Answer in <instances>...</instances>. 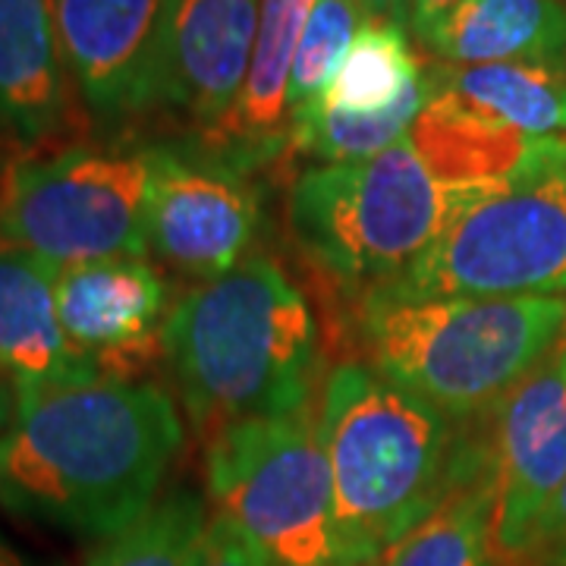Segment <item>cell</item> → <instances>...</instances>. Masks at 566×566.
Here are the masks:
<instances>
[{
    "mask_svg": "<svg viewBox=\"0 0 566 566\" xmlns=\"http://www.w3.org/2000/svg\"><path fill=\"white\" fill-rule=\"evenodd\" d=\"M359 0H315L305 20L296 63H293V85H290V114L300 104L312 102L327 82L334 80L337 66L344 63L353 39L365 25Z\"/></svg>",
    "mask_w": 566,
    "mask_h": 566,
    "instance_id": "603a6c76",
    "label": "cell"
},
{
    "mask_svg": "<svg viewBox=\"0 0 566 566\" xmlns=\"http://www.w3.org/2000/svg\"><path fill=\"white\" fill-rule=\"evenodd\" d=\"M520 566H566V482L545 510Z\"/></svg>",
    "mask_w": 566,
    "mask_h": 566,
    "instance_id": "d4e9b609",
    "label": "cell"
},
{
    "mask_svg": "<svg viewBox=\"0 0 566 566\" xmlns=\"http://www.w3.org/2000/svg\"><path fill=\"white\" fill-rule=\"evenodd\" d=\"M564 327L560 296H416L385 283L359 303V340L371 368L453 422L501 406Z\"/></svg>",
    "mask_w": 566,
    "mask_h": 566,
    "instance_id": "277c9868",
    "label": "cell"
},
{
    "mask_svg": "<svg viewBox=\"0 0 566 566\" xmlns=\"http://www.w3.org/2000/svg\"><path fill=\"white\" fill-rule=\"evenodd\" d=\"M460 0H412V10H409V25L412 32L419 35V41L424 44V39L441 25V22L450 17V10L457 7Z\"/></svg>",
    "mask_w": 566,
    "mask_h": 566,
    "instance_id": "484cf974",
    "label": "cell"
},
{
    "mask_svg": "<svg viewBox=\"0 0 566 566\" xmlns=\"http://www.w3.org/2000/svg\"><path fill=\"white\" fill-rule=\"evenodd\" d=\"M359 7H363L368 22H394V25H403L406 29L412 0H359Z\"/></svg>",
    "mask_w": 566,
    "mask_h": 566,
    "instance_id": "4316f807",
    "label": "cell"
},
{
    "mask_svg": "<svg viewBox=\"0 0 566 566\" xmlns=\"http://www.w3.org/2000/svg\"><path fill=\"white\" fill-rule=\"evenodd\" d=\"M57 308L70 344L111 381H133L164 356L167 286L145 259L61 268Z\"/></svg>",
    "mask_w": 566,
    "mask_h": 566,
    "instance_id": "7c38bea8",
    "label": "cell"
},
{
    "mask_svg": "<svg viewBox=\"0 0 566 566\" xmlns=\"http://www.w3.org/2000/svg\"><path fill=\"white\" fill-rule=\"evenodd\" d=\"M564 3H566V0H564Z\"/></svg>",
    "mask_w": 566,
    "mask_h": 566,
    "instance_id": "4dcf8cb0",
    "label": "cell"
},
{
    "mask_svg": "<svg viewBox=\"0 0 566 566\" xmlns=\"http://www.w3.org/2000/svg\"><path fill=\"white\" fill-rule=\"evenodd\" d=\"M164 359L189 419L211 441L233 422L303 412L318 327L281 264L249 255L177 300L164 324Z\"/></svg>",
    "mask_w": 566,
    "mask_h": 566,
    "instance_id": "3957f363",
    "label": "cell"
},
{
    "mask_svg": "<svg viewBox=\"0 0 566 566\" xmlns=\"http://www.w3.org/2000/svg\"><path fill=\"white\" fill-rule=\"evenodd\" d=\"M170 7L174 0H54L70 76L98 123L158 107Z\"/></svg>",
    "mask_w": 566,
    "mask_h": 566,
    "instance_id": "8fae6325",
    "label": "cell"
},
{
    "mask_svg": "<svg viewBox=\"0 0 566 566\" xmlns=\"http://www.w3.org/2000/svg\"><path fill=\"white\" fill-rule=\"evenodd\" d=\"M73 76L54 0H0V129L44 145L73 114Z\"/></svg>",
    "mask_w": 566,
    "mask_h": 566,
    "instance_id": "9a60e30c",
    "label": "cell"
},
{
    "mask_svg": "<svg viewBox=\"0 0 566 566\" xmlns=\"http://www.w3.org/2000/svg\"><path fill=\"white\" fill-rule=\"evenodd\" d=\"M57 277V264L0 240V378L17 394L102 378L63 331Z\"/></svg>",
    "mask_w": 566,
    "mask_h": 566,
    "instance_id": "5bb4252c",
    "label": "cell"
},
{
    "mask_svg": "<svg viewBox=\"0 0 566 566\" xmlns=\"http://www.w3.org/2000/svg\"><path fill=\"white\" fill-rule=\"evenodd\" d=\"M255 167L218 142L148 145L145 243L182 277L211 281L249 259L262 233Z\"/></svg>",
    "mask_w": 566,
    "mask_h": 566,
    "instance_id": "9c48e42d",
    "label": "cell"
},
{
    "mask_svg": "<svg viewBox=\"0 0 566 566\" xmlns=\"http://www.w3.org/2000/svg\"><path fill=\"white\" fill-rule=\"evenodd\" d=\"M450 66L560 63L566 66L564 0H460L428 39Z\"/></svg>",
    "mask_w": 566,
    "mask_h": 566,
    "instance_id": "e0dca14e",
    "label": "cell"
},
{
    "mask_svg": "<svg viewBox=\"0 0 566 566\" xmlns=\"http://www.w3.org/2000/svg\"><path fill=\"white\" fill-rule=\"evenodd\" d=\"M180 447L182 422L161 387L92 378L20 390L0 444V504L107 542L151 510Z\"/></svg>",
    "mask_w": 566,
    "mask_h": 566,
    "instance_id": "6da1fadb",
    "label": "cell"
},
{
    "mask_svg": "<svg viewBox=\"0 0 566 566\" xmlns=\"http://www.w3.org/2000/svg\"><path fill=\"white\" fill-rule=\"evenodd\" d=\"M324 453L346 566H371L450 491L494 460L491 447L371 365H337L324 385Z\"/></svg>",
    "mask_w": 566,
    "mask_h": 566,
    "instance_id": "7a4b0ae2",
    "label": "cell"
},
{
    "mask_svg": "<svg viewBox=\"0 0 566 566\" xmlns=\"http://www.w3.org/2000/svg\"><path fill=\"white\" fill-rule=\"evenodd\" d=\"M315 0H262V22L243 92L223 123L205 139L243 155L252 167L277 158L290 142V85L305 20Z\"/></svg>",
    "mask_w": 566,
    "mask_h": 566,
    "instance_id": "2e32d148",
    "label": "cell"
},
{
    "mask_svg": "<svg viewBox=\"0 0 566 566\" xmlns=\"http://www.w3.org/2000/svg\"><path fill=\"white\" fill-rule=\"evenodd\" d=\"M491 453L494 551L501 564L520 566L566 482V340L501 400Z\"/></svg>",
    "mask_w": 566,
    "mask_h": 566,
    "instance_id": "30bf717a",
    "label": "cell"
},
{
    "mask_svg": "<svg viewBox=\"0 0 566 566\" xmlns=\"http://www.w3.org/2000/svg\"><path fill=\"white\" fill-rule=\"evenodd\" d=\"M0 566H25L22 564V557L13 551V547L7 545L3 538H0Z\"/></svg>",
    "mask_w": 566,
    "mask_h": 566,
    "instance_id": "f1b7e54d",
    "label": "cell"
},
{
    "mask_svg": "<svg viewBox=\"0 0 566 566\" xmlns=\"http://www.w3.org/2000/svg\"><path fill=\"white\" fill-rule=\"evenodd\" d=\"M199 566H274L255 545H249L223 516L208 523Z\"/></svg>",
    "mask_w": 566,
    "mask_h": 566,
    "instance_id": "cb8c5ba5",
    "label": "cell"
},
{
    "mask_svg": "<svg viewBox=\"0 0 566 566\" xmlns=\"http://www.w3.org/2000/svg\"><path fill=\"white\" fill-rule=\"evenodd\" d=\"M431 92H434V70L424 66L422 76L400 102L368 117L303 104L290 114V145L324 164L368 161L394 148L397 142H403L406 133H412L424 104L431 102Z\"/></svg>",
    "mask_w": 566,
    "mask_h": 566,
    "instance_id": "ffe728a7",
    "label": "cell"
},
{
    "mask_svg": "<svg viewBox=\"0 0 566 566\" xmlns=\"http://www.w3.org/2000/svg\"><path fill=\"white\" fill-rule=\"evenodd\" d=\"M205 501L177 488L102 547L82 566H199L205 535Z\"/></svg>",
    "mask_w": 566,
    "mask_h": 566,
    "instance_id": "7402d4cb",
    "label": "cell"
},
{
    "mask_svg": "<svg viewBox=\"0 0 566 566\" xmlns=\"http://www.w3.org/2000/svg\"><path fill=\"white\" fill-rule=\"evenodd\" d=\"M259 22L262 0H174L158 107L214 133L243 92Z\"/></svg>",
    "mask_w": 566,
    "mask_h": 566,
    "instance_id": "4fadbf2b",
    "label": "cell"
},
{
    "mask_svg": "<svg viewBox=\"0 0 566 566\" xmlns=\"http://www.w3.org/2000/svg\"><path fill=\"white\" fill-rule=\"evenodd\" d=\"M208 491L218 516L274 566H346L331 463L308 409L221 428L208 441Z\"/></svg>",
    "mask_w": 566,
    "mask_h": 566,
    "instance_id": "8992f818",
    "label": "cell"
},
{
    "mask_svg": "<svg viewBox=\"0 0 566 566\" xmlns=\"http://www.w3.org/2000/svg\"><path fill=\"white\" fill-rule=\"evenodd\" d=\"M13 412H17V390L10 381L0 378V444L10 431V422H13Z\"/></svg>",
    "mask_w": 566,
    "mask_h": 566,
    "instance_id": "83f0119b",
    "label": "cell"
},
{
    "mask_svg": "<svg viewBox=\"0 0 566 566\" xmlns=\"http://www.w3.org/2000/svg\"><path fill=\"white\" fill-rule=\"evenodd\" d=\"M422 63L412 54L403 25L365 22L353 39L334 80L305 104L340 114H378L397 104L422 76ZM303 107V104H300Z\"/></svg>",
    "mask_w": 566,
    "mask_h": 566,
    "instance_id": "44dd1931",
    "label": "cell"
},
{
    "mask_svg": "<svg viewBox=\"0 0 566 566\" xmlns=\"http://www.w3.org/2000/svg\"><path fill=\"white\" fill-rule=\"evenodd\" d=\"M148 145H63L32 151L0 177V240L57 268L142 259Z\"/></svg>",
    "mask_w": 566,
    "mask_h": 566,
    "instance_id": "52a82bcc",
    "label": "cell"
},
{
    "mask_svg": "<svg viewBox=\"0 0 566 566\" xmlns=\"http://www.w3.org/2000/svg\"><path fill=\"white\" fill-rule=\"evenodd\" d=\"M560 340H566V327H564V337H560Z\"/></svg>",
    "mask_w": 566,
    "mask_h": 566,
    "instance_id": "f546056e",
    "label": "cell"
},
{
    "mask_svg": "<svg viewBox=\"0 0 566 566\" xmlns=\"http://www.w3.org/2000/svg\"><path fill=\"white\" fill-rule=\"evenodd\" d=\"M494 460L450 491L424 523L385 554L381 566H497Z\"/></svg>",
    "mask_w": 566,
    "mask_h": 566,
    "instance_id": "d6986e66",
    "label": "cell"
},
{
    "mask_svg": "<svg viewBox=\"0 0 566 566\" xmlns=\"http://www.w3.org/2000/svg\"><path fill=\"white\" fill-rule=\"evenodd\" d=\"M397 286L416 296L482 300L566 293V155L479 182Z\"/></svg>",
    "mask_w": 566,
    "mask_h": 566,
    "instance_id": "ba28073f",
    "label": "cell"
},
{
    "mask_svg": "<svg viewBox=\"0 0 566 566\" xmlns=\"http://www.w3.org/2000/svg\"><path fill=\"white\" fill-rule=\"evenodd\" d=\"M475 186L438 180L403 139L368 161L322 164L300 174L286 218L308 262L368 293L422 262Z\"/></svg>",
    "mask_w": 566,
    "mask_h": 566,
    "instance_id": "5b68a950",
    "label": "cell"
},
{
    "mask_svg": "<svg viewBox=\"0 0 566 566\" xmlns=\"http://www.w3.org/2000/svg\"><path fill=\"white\" fill-rule=\"evenodd\" d=\"M438 92L465 111L528 139L566 133V66L560 63H434Z\"/></svg>",
    "mask_w": 566,
    "mask_h": 566,
    "instance_id": "ac0fdd59",
    "label": "cell"
}]
</instances>
